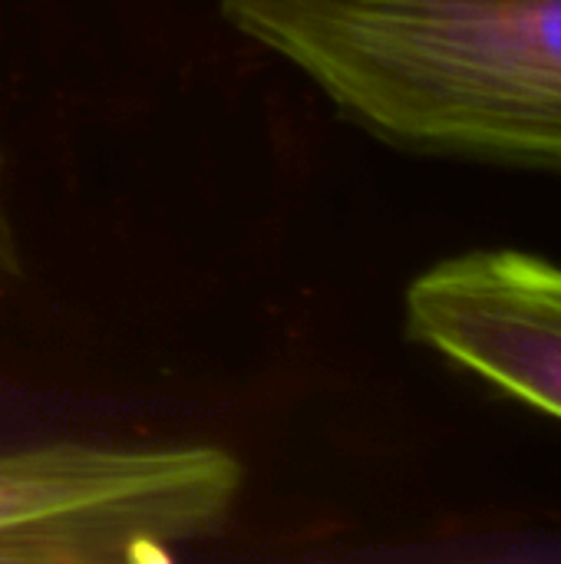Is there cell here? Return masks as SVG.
I'll use <instances>...</instances> for the list:
<instances>
[{
    "label": "cell",
    "instance_id": "obj_2",
    "mask_svg": "<svg viewBox=\"0 0 561 564\" xmlns=\"http://www.w3.org/2000/svg\"><path fill=\"white\" fill-rule=\"evenodd\" d=\"M241 482V463L205 443L0 453V564L169 562L231 516Z\"/></svg>",
    "mask_w": 561,
    "mask_h": 564
},
{
    "label": "cell",
    "instance_id": "obj_3",
    "mask_svg": "<svg viewBox=\"0 0 561 564\" xmlns=\"http://www.w3.org/2000/svg\"><path fill=\"white\" fill-rule=\"evenodd\" d=\"M407 327L430 350L561 420V268L473 251L407 288Z\"/></svg>",
    "mask_w": 561,
    "mask_h": 564
},
{
    "label": "cell",
    "instance_id": "obj_1",
    "mask_svg": "<svg viewBox=\"0 0 561 564\" xmlns=\"http://www.w3.org/2000/svg\"><path fill=\"white\" fill-rule=\"evenodd\" d=\"M370 132L561 169V0H218Z\"/></svg>",
    "mask_w": 561,
    "mask_h": 564
},
{
    "label": "cell",
    "instance_id": "obj_4",
    "mask_svg": "<svg viewBox=\"0 0 561 564\" xmlns=\"http://www.w3.org/2000/svg\"><path fill=\"white\" fill-rule=\"evenodd\" d=\"M20 245H17V235H13V225H10V215L3 208V188H0V274L13 278L20 274Z\"/></svg>",
    "mask_w": 561,
    "mask_h": 564
}]
</instances>
